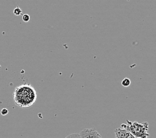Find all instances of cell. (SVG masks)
<instances>
[{
    "label": "cell",
    "mask_w": 156,
    "mask_h": 138,
    "mask_svg": "<svg viewBox=\"0 0 156 138\" xmlns=\"http://www.w3.org/2000/svg\"><path fill=\"white\" fill-rule=\"evenodd\" d=\"M22 19L24 22H28L30 20V16L28 14H23V16H22Z\"/></svg>",
    "instance_id": "ba28073f"
},
{
    "label": "cell",
    "mask_w": 156,
    "mask_h": 138,
    "mask_svg": "<svg viewBox=\"0 0 156 138\" xmlns=\"http://www.w3.org/2000/svg\"><path fill=\"white\" fill-rule=\"evenodd\" d=\"M114 133L116 138H136L126 129L120 128L115 129Z\"/></svg>",
    "instance_id": "277c9868"
},
{
    "label": "cell",
    "mask_w": 156,
    "mask_h": 138,
    "mask_svg": "<svg viewBox=\"0 0 156 138\" xmlns=\"http://www.w3.org/2000/svg\"><path fill=\"white\" fill-rule=\"evenodd\" d=\"M65 138H81L80 133H71L70 135L66 136Z\"/></svg>",
    "instance_id": "52a82bcc"
},
{
    "label": "cell",
    "mask_w": 156,
    "mask_h": 138,
    "mask_svg": "<svg viewBox=\"0 0 156 138\" xmlns=\"http://www.w3.org/2000/svg\"><path fill=\"white\" fill-rule=\"evenodd\" d=\"M37 98L35 89L31 84H24L15 88L13 100L15 104L21 108L32 106Z\"/></svg>",
    "instance_id": "6da1fadb"
},
{
    "label": "cell",
    "mask_w": 156,
    "mask_h": 138,
    "mask_svg": "<svg viewBox=\"0 0 156 138\" xmlns=\"http://www.w3.org/2000/svg\"><path fill=\"white\" fill-rule=\"evenodd\" d=\"M126 124H121L120 128L125 129L131 133L136 138H147L149 133H147L149 129V124L147 122L139 123L136 121L131 122L126 120Z\"/></svg>",
    "instance_id": "7a4b0ae2"
},
{
    "label": "cell",
    "mask_w": 156,
    "mask_h": 138,
    "mask_svg": "<svg viewBox=\"0 0 156 138\" xmlns=\"http://www.w3.org/2000/svg\"><path fill=\"white\" fill-rule=\"evenodd\" d=\"M7 113H8V110H7V109H5V108H4V109H2L1 111V114L3 115L7 114Z\"/></svg>",
    "instance_id": "9c48e42d"
},
{
    "label": "cell",
    "mask_w": 156,
    "mask_h": 138,
    "mask_svg": "<svg viewBox=\"0 0 156 138\" xmlns=\"http://www.w3.org/2000/svg\"><path fill=\"white\" fill-rule=\"evenodd\" d=\"M13 13L14 15H16L17 16H21L22 14V10L20 8V7H16V8H15L13 10Z\"/></svg>",
    "instance_id": "8992f818"
},
{
    "label": "cell",
    "mask_w": 156,
    "mask_h": 138,
    "mask_svg": "<svg viewBox=\"0 0 156 138\" xmlns=\"http://www.w3.org/2000/svg\"><path fill=\"white\" fill-rule=\"evenodd\" d=\"M131 84V80L128 78H125L122 81V85L124 87H128Z\"/></svg>",
    "instance_id": "5b68a950"
},
{
    "label": "cell",
    "mask_w": 156,
    "mask_h": 138,
    "mask_svg": "<svg viewBox=\"0 0 156 138\" xmlns=\"http://www.w3.org/2000/svg\"><path fill=\"white\" fill-rule=\"evenodd\" d=\"M81 138H102L100 134L94 128H87L82 130L80 133Z\"/></svg>",
    "instance_id": "3957f363"
}]
</instances>
